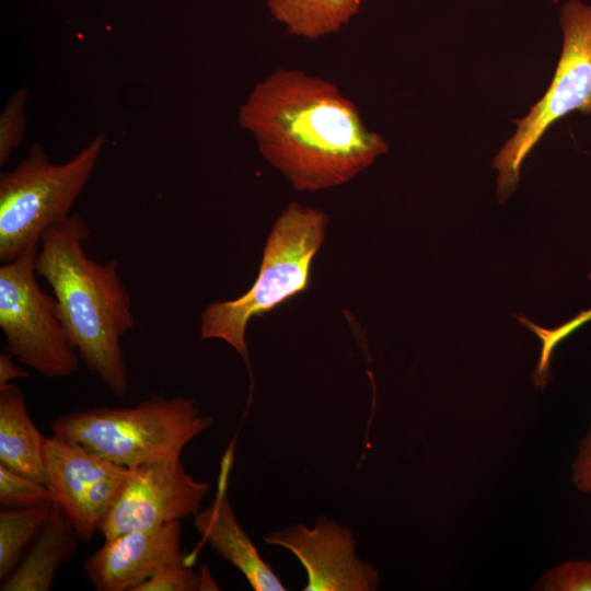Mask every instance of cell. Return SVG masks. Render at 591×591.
Here are the masks:
<instances>
[{"label":"cell","instance_id":"6","mask_svg":"<svg viewBox=\"0 0 591 591\" xmlns=\"http://www.w3.org/2000/svg\"><path fill=\"white\" fill-rule=\"evenodd\" d=\"M563 49L554 78L542 99L521 119L498 152L497 196L506 200L517 188L520 166L529 152L557 120L569 113L591 114V5L570 0L560 9Z\"/></svg>","mask_w":591,"mask_h":591},{"label":"cell","instance_id":"12","mask_svg":"<svg viewBox=\"0 0 591 591\" xmlns=\"http://www.w3.org/2000/svg\"><path fill=\"white\" fill-rule=\"evenodd\" d=\"M195 529L202 542L239 569L255 591H285L286 587L266 563L237 522L230 501L219 495L213 502L194 514Z\"/></svg>","mask_w":591,"mask_h":591},{"label":"cell","instance_id":"16","mask_svg":"<svg viewBox=\"0 0 591 591\" xmlns=\"http://www.w3.org/2000/svg\"><path fill=\"white\" fill-rule=\"evenodd\" d=\"M47 501L27 507H4L0 511V578L16 567L26 546L34 541L51 511Z\"/></svg>","mask_w":591,"mask_h":591},{"label":"cell","instance_id":"2","mask_svg":"<svg viewBox=\"0 0 591 591\" xmlns=\"http://www.w3.org/2000/svg\"><path fill=\"white\" fill-rule=\"evenodd\" d=\"M90 236L79 213L51 225L40 236L35 271L50 286L80 359L111 392L125 397L129 379L120 340L136 325L131 299L118 262L101 264L86 254Z\"/></svg>","mask_w":591,"mask_h":591},{"label":"cell","instance_id":"10","mask_svg":"<svg viewBox=\"0 0 591 591\" xmlns=\"http://www.w3.org/2000/svg\"><path fill=\"white\" fill-rule=\"evenodd\" d=\"M269 545L291 552L303 566L304 591H374L379 571L356 553L357 542L347 526L320 517L313 528L296 524L264 536Z\"/></svg>","mask_w":591,"mask_h":591},{"label":"cell","instance_id":"18","mask_svg":"<svg viewBox=\"0 0 591 591\" xmlns=\"http://www.w3.org/2000/svg\"><path fill=\"white\" fill-rule=\"evenodd\" d=\"M47 501H51V497L44 483L0 464V503L2 507H27Z\"/></svg>","mask_w":591,"mask_h":591},{"label":"cell","instance_id":"4","mask_svg":"<svg viewBox=\"0 0 591 591\" xmlns=\"http://www.w3.org/2000/svg\"><path fill=\"white\" fill-rule=\"evenodd\" d=\"M195 399L152 395L132 407H95L56 418L53 433L125 467L179 461L212 424Z\"/></svg>","mask_w":591,"mask_h":591},{"label":"cell","instance_id":"21","mask_svg":"<svg viewBox=\"0 0 591 591\" xmlns=\"http://www.w3.org/2000/svg\"><path fill=\"white\" fill-rule=\"evenodd\" d=\"M572 482L579 490L591 493V428L582 440L573 463Z\"/></svg>","mask_w":591,"mask_h":591},{"label":"cell","instance_id":"11","mask_svg":"<svg viewBox=\"0 0 591 591\" xmlns=\"http://www.w3.org/2000/svg\"><path fill=\"white\" fill-rule=\"evenodd\" d=\"M184 560L181 522L105 538L82 565L97 591H135L163 567Z\"/></svg>","mask_w":591,"mask_h":591},{"label":"cell","instance_id":"8","mask_svg":"<svg viewBox=\"0 0 591 591\" xmlns=\"http://www.w3.org/2000/svg\"><path fill=\"white\" fill-rule=\"evenodd\" d=\"M127 471L77 442L55 434L47 437L45 485L53 503L81 541H90L100 532Z\"/></svg>","mask_w":591,"mask_h":591},{"label":"cell","instance_id":"3","mask_svg":"<svg viewBox=\"0 0 591 591\" xmlns=\"http://www.w3.org/2000/svg\"><path fill=\"white\" fill-rule=\"evenodd\" d=\"M328 220L324 211L291 201L270 230L253 286L236 299L208 304L201 314V339L228 343L244 359L252 381L247 324L306 290Z\"/></svg>","mask_w":591,"mask_h":591},{"label":"cell","instance_id":"19","mask_svg":"<svg viewBox=\"0 0 591 591\" xmlns=\"http://www.w3.org/2000/svg\"><path fill=\"white\" fill-rule=\"evenodd\" d=\"M30 93L26 89L16 90L8 100L0 115V164L10 159L21 144L25 131V105Z\"/></svg>","mask_w":591,"mask_h":591},{"label":"cell","instance_id":"23","mask_svg":"<svg viewBox=\"0 0 591 591\" xmlns=\"http://www.w3.org/2000/svg\"><path fill=\"white\" fill-rule=\"evenodd\" d=\"M590 279H591V274H590Z\"/></svg>","mask_w":591,"mask_h":591},{"label":"cell","instance_id":"9","mask_svg":"<svg viewBox=\"0 0 591 591\" xmlns=\"http://www.w3.org/2000/svg\"><path fill=\"white\" fill-rule=\"evenodd\" d=\"M210 489L211 484L195 479L181 460L128 467L100 532L109 538L179 522L199 510Z\"/></svg>","mask_w":591,"mask_h":591},{"label":"cell","instance_id":"17","mask_svg":"<svg viewBox=\"0 0 591 591\" xmlns=\"http://www.w3.org/2000/svg\"><path fill=\"white\" fill-rule=\"evenodd\" d=\"M220 590L207 566L196 571L184 560L167 565L150 579L138 586L135 591H213Z\"/></svg>","mask_w":591,"mask_h":591},{"label":"cell","instance_id":"22","mask_svg":"<svg viewBox=\"0 0 591 591\" xmlns=\"http://www.w3.org/2000/svg\"><path fill=\"white\" fill-rule=\"evenodd\" d=\"M14 357L4 351L0 355V387L13 383L18 379L28 376V371L14 362Z\"/></svg>","mask_w":591,"mask_h":591},{"label":"cell","instance_id":"13","mask_svg":"<svg viewBox=\"0 0 591 591\" xmlns=\"http://www.w3.org/2000/svg\"><path fill=\"white\" fill-rule=\"evenodd\" d=\"M80 536L53 503L28 552L2 580L1 591H48L58 569L77 552Z\"/></svg>","mask_w":591,"mask_h":591},{"label":"cell","instance_id":"14","mask_svg":"<svg viewBox=\"0 0 591 591\" xmlns=\"http://www.w3.org/2000/svg\"><path fill=\"white\" fill-rule=\"evenodd\" d=\"M46 440L33 422L18 384L0 387V464L45 484Z\"/></svg>","mask_w":591,"mask_h":591},{"label":"cell","instance_id":"7","mask_svg":"<svg viewBox=\"0 0 591 591\" xmlns=\"http://www.w3.org/2000/svg\"><path fill=\"white\" fill-rule=\"evenodd\" d=\"M39 244V243H38ZM38 244L0 267V327L5 351L45 378L73 374L80 357L57 314L56 299L37 283Z\"/></svg>","mask_w":591,"mask_h":591},{"label":"cell","instance_id":"5","mask_svg":"<svg viewBox=\"0 0 591 591\" xmlns=\"http://www.w3.org/2000/svg\"><path fill=\"white\" fill-rule=\"evenodd\" d=\"M105 136L96 135L62 164L49 160L39 143L9 172L0 174V260L16 258L38 244L42 234L70 210L102 154Z\"/></svg>","mask_w":591,"mask_h":591},{"label":"cell","instance_id":"20","mask_svg":"<svg viewBox=\"0 0 591 591\" xmlns=\"http://www.w3.org/2000/svg\"><path fill=\"white\" fill-rule=\"evenodd\" d=\"M534 589L544 591H591V561H566L544 573Z\"/></svg>","mask_w":591,"mask_h":591},{"label":"cell","instance_id":"1","mask_svg":"<svg viewBox=\"0 0 591 591\" xmlns=\"http://www.w3.org/2000/svg\"><path fill=\"white\" fill-rule=\"evenodd\" d=\"M239 123L298 192L344 185L389 150L338 86L297 69H277L256 83Z\"/></svg>","mask_w":591,"mask_h":591},{"label":"cell","instance_id":"15","mask_svg":"<svg viewBox=\"0 0 591 591\" xmlns=\"http://www.w3.org/2000/svg\"><path fill=\"white\" fill-rule=\"evenodd\" d=\"M362 0H267L274 19L293 36L320 39L339 31L359 12Z\"/></svg>","mask_w":591,"mask_h":591}]
</instances>
